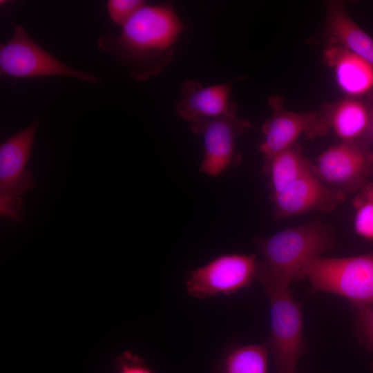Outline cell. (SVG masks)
Segmentation results:
<instances>
[{
  "label": "cell",
  "instance_id": "cell-2",
  "mask_svg": "<svg viewBox=\"0 0 373 373\" xmlns=\"http://www.w3.org/2000/svg\"><path fill=\"white\" fill-rule=\"evenodd\" d=\"M255 242L262 257L256 278L263 286L280 288H289L309 262L334 245L332 230L319 220L258 238Z\"/></svg>",
  "mask_w": 373,
  "mask_h": 373
},
{
  "label": "cell",
  "instance_id": "cell-1",
  "mask_svg": "<svg viewBox=\"0 0 373 373\" xmlns=\"http://www.w3.org/2000/svg\"><path fill=\"white\" fill-rule=\"evenodd\" d=\"M184 26L169 3L146 4L117 36L103 35L97 46L130 70L136 80L160 73L170 62Z\"/></svg>",
  "mask_w": 373,
  "mask_h": 373
},
{
  "label": "cell",
  "instance_id": "cell-21",
  "mask_svg": "<svg viewBox=\"0 0 373 373\" xmlns=\"http://www.w3.org/2000/svg\"><path fill=\"white\" fill-rule=\"evenodd\" d=\"M117 373H153L138 356L126 353L121 358Z\"/></svg>",
  "mask_w": 373,
  "mask_h": 373
},
{
  "label": "cell",
  "instance_id": "cell-16",
  "mask_svg": "<svg viewBox=\"0 0 373 373\" xmlns=\"http://www.w3.org/2000/svg\"><path fill=\"white\" fill-rule=\"evenodd\" d=\"M312 167L296 143L275 155L262 169L269 178L271 197L311 171Z\"/></svg>",
  "mask_w": 373,
  "mask_h": 373
},
{
  "label": "cell",
  "instance_id": "cell-15",
  "mask_svg": "<svg viewBox=\"0 0 373 373\" xmlns=\"http://www.w3.org/2000/svg\"><path fill=\"white\" fill-rule=\"evenodd\" d=\"M325 123L342 142L363 141L368 137L371 108L354 97L329 105L321 112Z\"/></svg>",
  "mask_w": 373,
  "mask_h": 373
},
{
  "label": "cell",
  "instance_id": "cell-19",
  "mask_svg": "<svg viewBox=\"0 0 373 373\" xmlns=\"http://www.w3.org/2000/svg\"><path fill=\"white\" fill-rule=\"evenodd\" d=\"M145 5L142 0H108L106 8L111 19L122 27Z\"/></svg>",
  "mask_w": 373,
  "mask_h": 373
},
{
  "label": "cell",
  "instance_id": "cell-12",
  "mask_svg": "<svg viewBox=\"0 0 373 373\" xmlns=\"http://www.w3.org/2000/svg\"><path fill=\"white\" fill-rule=\"evenodd\" d=\"M233 83L204 87L197 81L186 82L176 107L178 114L189 122L235 115L236 105L229 99Z\"/></svg>",
  "mask_w": 373,
  "mask_h": 373
},
{
  "label": "cell",
  "instance_id": "cell-4",
  "mask_svg": "<svg viewBox=\"0 0 373 373\" xmlns=\"http://www.w3.org/2000/svg\"><path fill=\"white\" fill-rule=\"evenodd\" d=\"M270 303V334L267 348L278 373H296L305 350L301 307L289 288L265 285Z\"/></svg>",
  "mask_w": 373,
  "mask_h": 373
},
{
  "label": "cell",
  "instance_id": "cell-11",
  "mask_svg": "<svg viewBox=\"0 0 373 373\" xmlns=\"http://www.w3.org/2000/svg\"><path fill=\"white\" fill-rule=\"evenodd\" d=\"M345 197L344 193L320 180L312 170L271 197L274 218L283 219L312 210L329 211L343 203Z\"/></svg>",
  "mask_w": 373,
  "mask_h": 373
},
{
  "label": "cell",
  "instance_id": "cell-10",
  "mask_svg": "<svg viewBox=\"0 0 373 373\" xmlns=\"http://www.w3.org/2000/svg\"><path fill=\"white\" fill-rule=\"evenodd\" d=\"M190 124L192 131L204 140V153L200 172L210 177L220 175L236 162V139L251 127L249 122L235 115L200 119Z\"/></svg>",
  "mask_w": 373,
  "mask_h": 373
},
{
  "label": "cell",
  "instance_id": "cell-17",
  "mask_svg": "<svg viewBox=\"0 0 373 373\" xmlns=\"http://www.w3.org/2000/svg\"><path fill=\"white\" fill-rule=\"evenodd\" d=\"M268 353L262 344L235 347L222 356L211 373H267Z\"/></svg>",
  "mask_w": 373,
  "mask_h": 373
},
{
  "label": "cell",
  "instance_id": "cell-20",
  "mask_svg": "<svg viewBox=\"0 0 373 373\" xmlns=\"http://www.w3.org/2000/svg\"><path fill=\"white\" fill-rule=\"evenodd\" d=\"M357 326L361 335L373 349V305L357 308Z\"/></svg>",
  "mask_w": 373,
  "mask_h": 373
},
{
  "label": "cell",
  "instance_id": "cell-7",
  "mask_svg": "<svg viewBox=\"0 0 373 373\" xmlns=\"http://www.w3.org/2000/svg\"><path fill=\"white\" fill-rule=\"evenodd\" d=\"M254 254H229L219 256L189 272L187 293L204 299L218 295H231L249 287L257 273Z\"/></svg>",
  "mask_w": 373,
  "mask_h": 373
},
{
  "label": "cell",
  "instance_id": "cell-14",
  "mask_svg": "<svg viewBox=\"0 0 373 373\" xmlns=\"http://www.w3.org/2000/svg\"><path fill=\"white\" fill-rule=\"evenodd\" d=\"M325 35L332 44H337L373 66V39L347 13L343 3H327Z\"/></svg>",
  "mask_w": 373,
  "mask_h": 373
},
{
  "label": "cell",
  "instance_id": "cell-9",
  "mask_svg": "<svg viewBox=\"0 0 373 373\" xmlns=\"http://www.w3.org/2000/svg\"><path fill=\"white\" fill-rule=\"evenodd\" d=\"M269 102L273 113L262 125L264 139L260 146L265 161L264 166L275 155L296 144L301 135L314 138L329 131L321 113L285 111L281 98L278 96H271Z\"/></svg>",
  "mask_w": 373,
  "mask_h": 373
},
{
  "label": "cell",
  "instance_id": "cell-3",
  "mask_svg": "<svg viewBox=\"0 0 373 373\" xmlns=\"http://www.w3.org/2000/svg\"><path fill=\"white\" fill-rule=\"evenodd\" d=\"M310 292L341 296L357 309L373 305V252L345 258L317 257L302 270Z\"/></svg>",
  "mask_w": 373,
  "mask_h": 373
},
{
  "label": "cell",
  "instance_id": "cell-6",
  "mask_svg": "<svg viewBox=\"0 0 373 373\" xmlns=\"http://www.w3.org/2000/svg\"><path fill=\"white\" fill-rule=\"evenodd\" d=\"M0 73L12 78L66 76L96 84L93 74L75 69L38 45L21 24H15L12 38L0 45Z\"/></svg>",
  "mask_w": 373,
  "mask_h": 373
},
{
  "label": "cell",
  "instance_id": "cell-22",
  "mask_svg": "<svg viewBox=\"0 0 373 373\" xmlns=\"http://www.w3.org/2000/svg\"><path fill=\"white\" fill-rule=\"evenodd\" d=\"M371 108V122L369 130L368 137H370L373 140V102L370 104Z\"/></svg>",
  "mask_w": 373,
  "mask_h": 373
},
{
  "label": "cell",
  "instance_id": "cell-5",
  "mask_svg": "<svg viewBox=\"0 0 373 373\" xmlns=\"http://www.w3.org/2000/svg\"><path fill=\"white\" fill-rule=\"evenodd\" d=\"M38 126L39 120H35L0 145V214L15 222L24 218L21 211L23 195L35 186L26 166Z\"/></svg>",
  "mask_w": 373,
  "mask_h": 373
},
{
  "label": "cell",
  "instance_id": "cell-8",
  "mask_svg": "<svg viewBox=\"0 0 373 373\" xmlns=\"http://www.w3.org/2000/svg\"><path fill=\"white\" fill-rule=\"evenodd\" d=\"M312 170L332 189L358 191L373 173V151L363 141L341 142L323 152Z\"/></svg>",
  "mask_w": 373,
  "mask_h": 373
},
{
  "label": "cell",
  "instance_id": "cell-18",
  "mask_svg": "<svg viewBox=\"0 0 373 373\" xmlns=\"http://www.w3.org/2000/svg\"><path fill=\"white\" fill-rule=\"evenodd\" d=\"M358 191L353 201L354 229L361 237L373 241V184L366 183Z\"/></svg>",
  "mask_w": 373,
  "mask_h": 373
},
{
  "label": "cell",
  "instance_id": "cell-13",
  "mask_svg": "<svg viewBox=\"0 0 373 373\" xmlns=\"http://www.w3.org/2000/svg\"><path fill=\"white\" fill-rule=\"evenodd\" d=\"M324 57L335 74L338 86L350 97L356 98L373 90V66L337 44L325 48Z\"/></svg>",
  "mask_w": 373,
  "mask_h": 373
}]
</instances>
